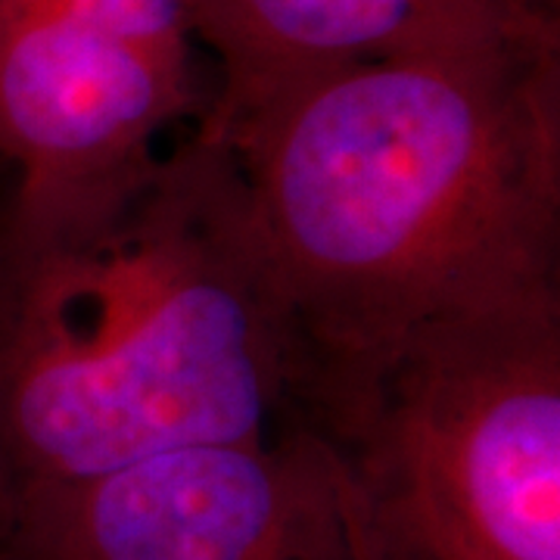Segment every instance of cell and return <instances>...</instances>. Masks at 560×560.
I'll return each instance as SVG.
<instances>
[{
    "label": "cell",
    "instance_id": "5b68a950",
    "mask_svg": "<svg viewBox=\"0 0 560 560\" xmlns=\"http://www.w3.org/2000/svg\"><path fill=\"white\" fill-rule=\"evenodd\" d=\"M197 84L57 0H0V160L7 212L57 219L116 197L160 156Z\"/></svg>",
    "mask_w": 560,
    "mask_h": 560
},
{
    "label": "cell",
    "instance_id": "52a82bcc",
    "mask_svg": "<svg viewBox=\"0 0 560 560\" xmlns=\"http://www.w3.org/2000/svg\"><path fill=\"white\" fill-rule=\"evenodd\" d=\"M72 16L91 22L113 38L138 47L165 69L194 79L190 47L184 13L178 0H57Z\"/></svg>",
    "mask_w": 560,
    "mask_h": 560
},
{
    "label": "cell",
    "instance_id": "3957f363",
    "mask_svg": "<svg viewBox=\"0 0 560 560\" xmlns=\"http://www.w3.org/2000/svg\"><path fill=\"white\" fill-rule=\"evenodd\" d=\"M290 423L415 560H560V308L436 320L308 371Z\"/></svg>",
    "mask_w": 560,
    "mask_h": 560
},
{
    "label": "cell",
    "instance_id": "7a4b0ae2",
    "mask_svg": "<svg viewBox=\"0 0 560 560\" xmlns=\"http://www.w3.org/2000/svg\"><path fill=\"white\" fill-rule=\"evenodd\" d=\"M302 342L241 162L197 128L116 197L0 209V508L290 423Z\"/></svg>",
    "mask_w": 560,
    "mask_h": 560
},
{
    "label": "cell",
    "instance_id": "ba28073f",
    "mask_svg": "<svg viewBox=\"0 0 560 560\" xmlns=\"http://www.w3.org/2000/svg\"><path fill=\"white\" fill-rule=\"evenodd\" d=\"M452 3H458L460 10H467V13H474V16H482V20L504 22V25H517V28H551V25L521 22L508 7H504V0H452ZM555 32H560V28H555Z\"/></svg>",
    "mask_w": 560,
    "mask_h": 560
},
{
    "label": "cell",
    "instance_id": "8992f818",
    "mask_svg": "<svg viewBox=\"0 0 560 560\" xmlns=\"http://www.w3.org/2000/svg\"><path fill=\"white\" fill-rule=\"evenodd\" d=\"M190 40L219 60V97L200 128L228 138L280 97L364 62L442 50L517 28L452 0H178Z\"/></svg>",
    "mask_w": 560,
    "mask_h": 560
},
{
    "label": "cell",
    "instance_id": "6da1fadb",
    "mask_svg": "<svg viewBox=\"0 0 560 560\" xmlns=\"http://www.w3.org/2000/svg\"><path fill=\"white\" fill-rule=\"evenodd\" d=\"M221 143L296 320L302 377L436 320L560 308V32L364 62Z\"/></svg>",
    "mask_w": 560,
    "mask_h": 560
},
{
    "label": "cell",
    "instance_id": "277c9868",
    "mask_svg": "<svg viewBox=\"0 0 560 560\" xmlns=\"http://www.w3.org/2000/svg\"><path fill=\"white\" fill-rule=\"evenodd\" d=\"M0 560H415L302 423L162 452L0 508Z\"/></svg>",
    "mask_w": 560,
    "mask_h": 560
}]
</instances>
